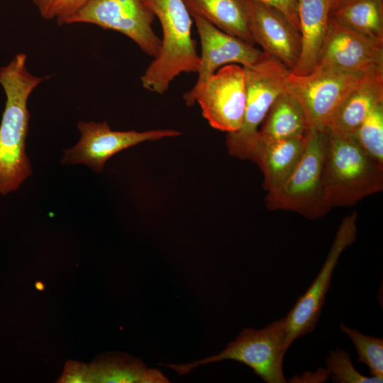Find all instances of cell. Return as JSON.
Wrapping results in <instances>:
<instances>
[{"instance_id": "cell-12", "label": "cell", "mask_w": 383, "mask_h": 383, "mask_svg": "<svg viewBox=\"0 0 383 383\" xmlns=\"http://www.w3.org/2000/svg\"><path fill=\"white\" fill-rule=\"evenodd\" d=\"M317 65L358 74L383 69V43L345 26L330 16Z\"/></svg>"}, {"instance_id": "cell-14", "label": "cell", "mask_w": 383, "mask_h": 383, "mask_svg": "<svg viewBox=\"0 0 383 383\" xmlns=\"http://www.w3.org/2000/svg\"><path fill=\"white\" fill-rule=\"evenodd\" d=\"M201 42L200 66L195 85H200L219 68L230 64L251 66L267 55L238 37L228 34L204 18L191 15Z\"/></svg>"}, {"instance_id": "cell-20", "label": "cell", "mask_w": 383, "mask_h": 383, "mask_svg": "<svg viewBox=\"0 0 383 383\" xmlns=\"http://www.w3.org/2000/svg\"><path fill=\"white\" fill-rule=\"evenodd\" d=\"M331 16L345 26L383 43V0H350Z\"/></svg>"}, {"instance_id": "cell-25", "label": "cell", "mask_w": 383, "mask_h": 383, "mask_svg": "<svg viewBox=\"0 0 383 383\" xmlns=\"http://www.w3.org/2000/svg\"><path fill=\"white\" fill-rule=\"evenodd\" d=\"M89 0H55L52 4L46 19H56L59 25L73 15Z\"/></svg>"}, {"instance_id": "cell-29", "label": "cell", "mask_w": 383, "mask_h": 383, "mask_svg": "<svg viewBox=\"0 0 383 383\" xmlns=\"http://www.w3.org/2000/svg\"><path fill=\"white\" fill-rule=\"evenodd\" d=\"M35 287L38 290H43L44 289V285L41 282H37L35 284Z\"/></svg>"}, {"instance_id": "cell-24", "label": "cell", "mask_w": 383, "mask_h": 383, "mask_svg": "<svg viewBox=\"0 0 383 383\" xmlns=\"http://www.w3.org/2000/svg\"><path fill=\"white\" fill-rule=\"evenodd\" d=\"M326 370L335 383H370L382 382L383 379L366 377L353 366L348 351L340 348L331 350L326 359Z\"/></svg>"}, {"instance_id": "cell-17", "label": "cell", "mask_w": 383, "mask_h": 383, "mask_svg": "<svg viewBox=\"0 0 383 383\" xmlns=\"http://www.w3.org/2000/svg\"><path fill=\"white\" fill-rule=\"evenodd\" d=\"M381 102H383V69H378L362 76L326 130L337 135H354L372 108Z\"/></svg>"}, {"instance_id": "cell-9", "label": "cell", "mask_w": 383, "mask_h": 383, "mask_svg": "<svg viewBox=\"0 0 383 383\" xmlns=\"http://www.w3.org/2000/svg\"><path fill=\"white\" fill-rule=\"evenodd\" d=\"M155 18L142 0H89L65 24L90 23L119 32L155 57L161 46L152 28Z\"/></svg>"}, {"instance_id": "cell-1", "label": "cell", "mask_w": 383, "mask_h": 383, "mask_svg": "<svg viewBox=\"0 0 383 383\" xmlns=\"http://www.w3.org/2000/svg\"><path fill=\"white\" fill-rule=\"evenodd\" d=\"M50 76L32 74L27 55L18 53L0 68V85L6 103L0 123V194L16 191L32 174L26 152L30 113L28 101L33 90Z\"/></svg>"}, {"instance_id": "cell-8", "label": "cell", "mask_w": 383, "mask_h": 383, "mask_svg": "<svg viewBox=\"0 0 383 383\" xmlns=\"http://www.w3.org/2000/svg\"><path fill=\"white\" fill-rule=\"evenodd\" d=\"M183 98L189 106L199 104L212 128L227 133L238 131L246 104L243 67L237 64L221 67L203 84L194 85Z\"/></svg>"}, {"instance_id": "cell-16", "label": "cell", "mask_w": 383, "mask_h": 383, "mask_svg": "<svg viewBox=\"0 0 383 383\" xmlns=\"http://www.w3.org/2000/svg\"><path fill=\"white\" fill-rule=\"evenodd\" d=\"M300 52L290 72L304 75L316 66L331 16L330 0H297Z\"/></svg>"}, {"instance_id": "cell-5", "label": "cell", "mask_w": 383, "mask_h": 383, "mask_svg": "<svg viewBox=\"0 0 383 383\" xmlns=\"http://www.w3.org/2000/svg\"><path fill=\"white\" fill-rule=\"evenodd\" d=\"M325 132L310 128L303 153L294 170L275 189L267 192V207L297 212L307 218L324 216L331 208L323 187Z\"/></svg>"}, {"instance_id": "cell-22", "label": "cell", "mask_w": 383, "mask_h": 383, "mask_svg": "<svg viewBox=\"0 0 383 383\" xmlns=\"http://www.w3.org/2000/svg\"><path fill=\"white\" fill-rule=\"evenodd\" d=\"M353 136L367 153L383 165V102L372 108Z\"/></svg>"}, {"instance_id": "cell-28", "label": "cell", "mask_w": 383, "mask_h": 383, "mask_svg": "<svg viewBox=\"0 0 383 383\" xmlns=\"http://www.w3.org/2000/svg\"><path fill=\"white\" fill-rule=\"evenodd\" d=\"M350 0H330L331 13L349 1Z\"/></svg>"}, {"instance_id": "cell-13", "label": "cell", "mask_w": 383, "mask_h": 383, "mask_svg": "<svg viewBox=\"0 0 383 383\" xmlns=\"http://www.w3.org/2000/svg\"><path fill=\"white\" fill-rule=\"evenodd\" d=\"M253 43L292 70L300 52V35L277 9L256 0H245Z\"/></svg>"}, {"instance_id": "cell-18", "label": "cell", "mask_w": 383, "mask_h": 383, "mask_svg": "<svg viewBox=\"0 0 383 383\" xmlns=\"http://www.w3.org/2000/svg\"><path fill=\"white\" fill-rule=\"evenodd\" d=\"M191 15L198 16L220 30L254 43L245 0H183Z\"/></svg>"}, {"instance_id": "cell-11", "label": "cell", "mask_w": 383, "mask_h": 383, "mask_svg": "<svg viewBox=\"0 0 383 383\" xmlns=\"http://www.w3.org/2000/svg\"><path fill=\"white\" fill-rule=\"evenodd\" d=\"M77 128L80 138L74 146L64 150L61 163L85 165L97 173L103 171L109 159L123 150L143 142L181 135L173 129L113 131L106 121H79Z\"/></svg>"}, {"instance_id": "cell-27", "label": "cell", "mask_w": 383, "mask_h": 383, "mask_svg": "<svg viewBox=\"0 0 383 383\" xmlns=\"http://www.w3.org/2000/svg\"><path fill=\"white\" fill-rule=\"evenodd\" d=\"M34 5L36 6L39 11L40 15L44 18H47L48 14L52 6V4L55 0H32Z\"/></svg>"}, {"instance_id": "cell-26", "label": "cell", "mask_w": 383, "mask_h": 383, "mask_svg": "<svg viewBox=\"0 0 383 383\" xmlns=\"http://www.w3.org/2000/svg\"><path fill=\"white\" fill-rule=\"evenodd\" d=\"M270 6L280 13L291 23L299 33V26L297 13V0H256Z\"/></svg>"}, {"instance_id": "cell-7", "label": "cell", "mask_w": 383, "mask_h": 383, "mask_svg": "<svg viewBox=\"0 0 383 383\" xmlns=\"http://www.w3.org/2000/svg\"><path fill=\"white\" fill-rule=\"evenodd\" d=\"M363 74L316 65L306 74L289 72L287 89L301 104L309 128L324 131Z\"/></svg>"}, {"instance_id": "cell-10", "label": "cell", "mask_w": 383, "mask_h": 383, "mask_svg": "<svg viewBox=\"0 0 383 383\" xmlns=\"http://www.w3.org/2000/svg\"><path fill=\"white\" fill-rule=\"evenodd\" d=\"M357 218V213L353 211L342 220L321 270L284 317L289 348L295 340L315 329L338 260L343 252L356 239Z\"/></svg>"}, {"instance_id": "cell-2", "label": "cell", "mask_w": 383, "mask_h": 383, "mask_svg": "<svg viewBox=\"0 0 383 383\" xmlns=\"http://www.w3.org/2000/svg\"><path fill=\"white\" fill-rule=\"evenodd\" d=\"M325 132L322 181L331 209L349 206L383 190V165L357 143L353 135Z\"/></svg>"}, {"instance_id": "cell-4", "label": "cell", "mask_w": 383, "mask_h": 383, "mask_svg": "<svg viewBox=\"0 0 383 383\" xmlns=\"http://www.w3.org/2000/svg\"><path fill=\"white\" fill-rule=\"evenodd\" d=\"M288 349L283 317L263 328H244L234 340L216 355L186 364L159 365L183 375L200 365L232 360L250 367L267 383H285L283 360Z\"/></svg>"}, {"instance_id": "cell-23", "label": "cell", "mask_w": 383, "mask_h": 383, "mask_svg": "<svg viewBox=\"0 0 383 383\" xmlns=\"http://www.w3.org/2000/svg\"><path fill=\"white\" fill-rule=\"evenodd\" d=\"M340 328L355 347L358 355L356 361L367 366L370 376L383 379V339L365 335L343 323Z\"/></svg>"}, {"instance_id": "cell-19", "label": "cell", "mask_w": 383, "mask_h": 383, "mask_svg": "<svg viewBox=\"0 0 383 383\" xmlns=\"http://www.w3.org/2000/svg\"><path fill=\"white\" fill-rule=\"evenodd\" d=\"M259 133L272 140L304 137L310 128L304 110L287 89L271 106Z\"/></svg>"}, {"instance_id": "cell-21", "label": "cell", "mask_w": 383, "mask_h": 383, "mask_svg": "<svg viewBox=\"0 0 383 383\" xmlns=\"http://www.w3.org/2000/svg\"><path fill=\"white\" fill-rule=\"evenodd\" d=\"M96 379L101 382L167 383L160 370L148 368L140 360L123 358L110 360L99 366Z\"/></svg>"}, {"instance_id": "cell-6", "label": "cell", "mask_w": 383, "mask_h": 383, "mask_svg": "<svg viewBox=\"0 0 383 383\" xmlns=\"http://www.w3.org/2000/svg\"><path fill=\"white\" fill-rule=\"evenodd\" d=\"M243 67L246 87L243 122L240 130L228 133L226 146L231 155L245 160L258 127L276 99L287 90L286 79L290 70L270 55Z\"/></svg>"}, {"instance_id": "cell-15", "label": "cell", "mask_w": 383, "mask_h": 383, "mask_svg": "<svg viewBox=\"0 0 383 383\" xmlns=\"http://www.w3.org/2000/svg\"><path fill=\"white\" fill-rule=\"evenodd\" d=\"M305 136L272 140L262 137L258 131L247 159L255 162L262 170L263 187L267 192L277 188L294 170L303 153Z\"/></svg>"}, {"instance_id": "cell-3", "label": "cell", "mask_w": 383, "mask_h": 383, "mask_svg": "<svg viewBox=\"0 0 383 383\" xmlns=\"http://www.w3.org/2000/svg\"><path fill=\"white\" fill-rule=\"evenodd\" d=\"M157 17L162 39L158 54L140 77L143 87L164 94L182 73H197L200 57L192 35V16L183 0H142Z\"/></svg>"}]
</instances>
